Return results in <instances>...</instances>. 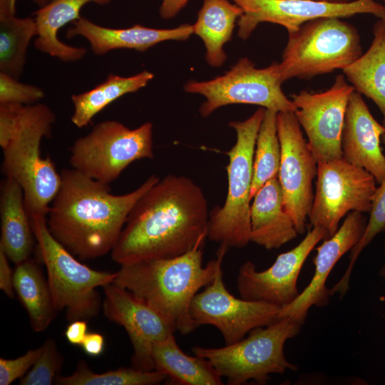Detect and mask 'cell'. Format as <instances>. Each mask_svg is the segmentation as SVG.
<instances>
[{
  "mask_svg": "<svg viewBox=\"0 0 385 385\" xmlns=\"http://www.w3.org/2000/svg\"><path fill=\"white\" fill-rule=\"evenodd\" d=\"M209 212L199 185L185 176L167 175L135 203L111 258L120 265L185 254L204 245Z\"/></svg>",
  "mask_w": 385,
  "mask_h": 385,
  "instance_id": "cell-1",
  "label": "cell"
},
{
  "mask_svg": "<svg viewBox=\"0 0 385 385\" xmlns=\"http://www.w3.org/2000/svg\"><path fill=\"white\" fill-rule=\"evenodd\" d=\"M61 183L46 215L51 235L79 260L111 252L137 200L160 178H148L132 192L114 195L103 184L73 168L61 171Z\"/></svg>",
  "mask_w": 385,
  "mask_h": 385,
  "instance_id": "cell-2",
  "label": "cell"
},
{
  "mask_svg": "<svg viewBox=\"0 0 385 385\" xmlns=\"http://www.w3.org/2000/svg\"><path fill=\"white\" fill-rule=\"evenodd\" d=\"M203 245L175 257L120 265L113 282L155 309L176 331L188 334L197 327L190 315L192 301L213 280L229 248L220 244L217 257L203 267Z\"/></svg>",
  "mask_w": 385,
  "mask_h": 385,
  "instance_id": "cell-3",
  "label": "cell"
},
{
  "mask_svg": "<svg viewBox=\"0 0 385 385\" xmlns=\"http://www.w3.org/2000/svg\"><path fill=\"white\" fill-rule=\"evenodd\" d=\"M56 120L54 112L45 104L24 106L11 140L2 149L1 172L22 188L29 217H46L61 186V173L40 150L42 139L51 136Z\"/></svg>",
  "mask_w": 385,
  "mask_h": 385,
  "instance_id": "cell-4",
  "label": "cell"
},
{
  "mask_svg": "<svg viewBox=\"0 0 385 385\" xmlns=\"http://www.w3.org/2000/svg\"><path fill=\"white\" fill-rule=\"evenodd\" d=\"M361 55L355 26L342 18H318L288 34L279 73L282 83L294 78L309 79L343 71Z\"/></svg>",
  "mask_w": 385,
  "mask_h": 385,
  "instance_id": "cell-5",
  "label": "cell"
},
{
  "mask_svg": "<svg viewBox=\"0 0 385 385\" xmlns=\"http://www.w3.org/2000/svg\"><path fill=\"white\" fill-rule=\"evenodd\" d=\"M30 219L56 311H65L69 323L96 317L103 304L96 288L113 282L116 272L81 263L51 235L46 217L33 215Z\"/></svg>",
  "mask_w": 385,
  "mask_h": 385,
  "instance_id": "cell-6",
  "label": "cell"
},
{
  "mask_svg": "<svg viewBox=\"0 0 385 385\" xmlns=\"http://www.w3.org/2000/svg\"><path fill=\"white\" fill-rule=\"evenodd\" d=\"M302 324L289 318L278 319L271 324L252 330L247 337L222 347L192 346L197 356L208 360L230 385L250 380L267 384L270 374L297 370L284 351L285 342L297 336Z\"/></svg>",
  "mask_w": 385,
  "mask_h": 385,
  "instance_id": "cell-7",
  "label": "cell"
},
{
  "mask_svg": "<svg viewBox=\"0 0 385 385\" xmlns=\"http://www.w3.org/2000/svg\"><path fill=\"white\" fill-rule=\"evenodd\" d=\"M265 108H260L242 121H231L236 142L227 152L228 188L225 203L209 212L207 237L228 247H243L250 240V191L253 158Z\"/></svg>",
  "mask_w": 385,
  "mask_h": 385,
  "instance_id": "cell-8",
  "label": "cell"
},
{
  "mask_svg": "<svg viewBox=\"0 0 385 385\" xmlns=\"http://www.w3.org/2000/svg\"><path fill=\"white\" fill-rule=\"evenodd\" d=\"M153 158L152 123L131 129L117 120H106L75 140L69 163L84 175L110 185L133 162Z\"/></svg>",
  "mask_w": 385,
  "mask_h": 385,
  "instance_id": "cell-9",
  "label": "cell"
},
{
  "mask_svg": "<svg viewBox=\"0 0 385 385\" xmlns=\"http://www.w3.org/2000/svg\"><path fill=\"white\" fill-rule=\"evenodd\" d=\"M279 63L257 68L248 58H240L225 74L205 81L191 80L187 93L205 97L199 113L202 118L230 104H252L276 112H294L296 107L282 91Z\"/></svg>",
  "mask_w": 385,
  "mask_h": 385,
  "instance_id": "cell-10",
  "label": "cell"
},
{
  "mask_svg": "<svg viewBox=\"0 0 385 385\" xmlns=\"http://www.w3.org/2000/svg\"><path fill=\"white\" fill-rule=\"evenodd\" d=\"M376 184L370 173L343 157L318 163L316 190L308 217L311 226L323 229L330 237L346 214L370 212Z\"/></svg>",
  "mask_w": 385,
  "mask_h": 385,
  "instance_id": "cell-11",
  "label": "cell"
},
{
  "mask_svg": "<svg viewBox=\"0 0 385 385\" xmlns=\"http://www.w3.org/2000/svg\"><path fill=\"white\" fill-rule=\"evenodd\" d=\"M354 91L345 76L339 74L324 91L303 90L291 96L296 107L294 113L317 163L343 157L342 135L346 110Z\"/></svg>",
  "mask_w": 385,
  "mask_h": 385,
  "instance_id": "cell-12",
  "label": "cell"
},
{
  "mask_svg": "<svg viewBox=\"0 0 385 385\" xmlns=\"http://www.w3.org/2000/svg\"><path fill=\"white\" fill-rule=\"evenodd\" d=\"M281 307L261 301L237 298L225 287L220 267L213 280L197 292L190 305V315L197 327H215L225 344L243 339L252 330L279 319Z\"/></svg>",
  "mask_w": 385,
  "mask_h": 385,
  "instance_id": "cell-13",
  "label": "cell"
},
{
  "mask_svg": "<svg viewBox=\"0 0 385 385\" xmlns=\"http://www.w3.org/2000/svg\"><path fill=\"white\" fill-rule=\"evenodd\" d=\"M277 127L281 146L277 178L284 207L298 234H303L314 200L312 181L317 177V163L294 112H278Z\"/></svg>",
  "mask_w": 385,
  "mask_h": 385,
  "instance_id": "cell-14",
  "label": "cell"
},
{
  "mask_svg": "<svg viewBox=\"0 0 385 385\" xmlns=\"http://www.w3.org/2000/svg\"><path fill=\"white\" fill-rule=\"evenodd\" d=\"M242 10L237 21L238 36L247 39L264 22L284 27L288 34L304 23L322 17L347 18L372 14L385 21V6L375 0H354L344 4L317 0H231Z\"/></svg>",
  "mask_w": 385,
  "mask_h": 385,
  "instance_id": "cell-15",
  "label": "cell"
},
{
  "mask_svg": "<svg viewBox=\"0 0 385 385\" xmlns=\"http://www.w3.org/2000/svg\"><path fill=\"white\" fill-rule=\"evenodd\" d=\"M328 238L325 230L312 227L298 245L279 255L269 268L257 271L250 261L242 264L237 277L240 297L281 307L293 302L300 294L297 281L306 259L321 240Z\"/></svg>",
  "mask_w": 385,
  "mask_h": 385,
  "instance_id": "cell-16",
  "label": "cell"
},
{
  "mask_svg": "<svg viewBox=\"0 0 385 385\" xmlns=\"http://www.w3.org/2000/svg\"><path fill=\"white\" fill-rule=\"evenodd\" d=\"M102 309L110 321L122 326L131 342L133 367L155 369L152 357L154 343L173 334L175 328L155 309L125 288L112 282L103 287Z\"/></svg>",
  "mask_w": 385,
  "mask_h": 385,
  "instance_id": "cell-17",
  "label": "cell"
},
{
  "mask_svg": "<svg viewBox=\"0 0 385 385\" xmlns=\"http://www.w3.org/2000/svg\"><path fill=\"white\" fill-rule=\"evenodd\" d=\"M367 222L362 212L352 211L347 214L337 231L317 248L313 259L315 270L309 284L293 302L281 308L279 319L289 317L303 324L312 306L323 307L328 304L331 295L330 289L326 286L327 277L338 260L360 241Z\"/></svg>",
  "mask_w": 385,
  "mask_h": 385,
  "instance_id": "cell-18",
  "label": "cell"
},
{
  "mask_svg": "<svg viewBox=\"0 0 385 385\" xmlns=\"http://www.w3.org/2000/svg\"><path fill=\"white\" fill-rule=\"evenodd\" d=\"M385 127L371 113L361 93L354 91L348 101L342 135L343 158L370 173L377 184L385 177V155L381 141Z\"/></svg>",
  "mask_w": 385,
  "mask_h": 385,
  "instance_id": "cell-19",
  "label": "cell"
},
{
  "mask_svg": "<svg viewBox=\"0 0 385 385\" xmlns=\"http://www.w3.org/2000/svg\"><path fill=\"white\" fill-rule=\"evenodd\" d=\"M192 34L193 26L188 24L173 29H154L140 24L125 29H113L102 26L81 16L73 21L66 36L68 38L76 36L85 38L92 51L102 56L117 49L144 52L165 41H185Z\"/></svg>",
  "mask_w": 385,
  "mask_h": 385,
  "instance_id": "cell-20",
  "label": "cell"
},
{
  "mask_svg": "<svg viewBox=\"0 0 385 385\" xmlns=\"http://www.w3.org/2000/svg\"><path fill=\"white\" fill-rule=\"evenodd\" d=\"M250 206L251 242L267 250L277 249L297 236L294 223L284 209L278 178L257 192Z\"/></svg>",
  "mask_w": 385,
  "mask_h": 385,
  "instance_id": "cell-21",
  "label": "cell"
},
{
  "mask_svg": "<svg viewBox=\"0 0 385 385\" xmlns=\"http://www.w3.org/2000/svg\"><path fill=\"white\" fill-rule=\"evenodd\" d=\"M0 218V250L16 265L30 258L36 238L24 191L19 183L8 178L1 183Z\"/></svg>",
  "mask_w": 385,
  "mask_h": 385,
  "instance_id": "cell-22",
  "label": "cell"
},
{
  "mask_svg": "<svg viewBox=\"0 0 385 385\" xmlns=\"http://www.w3.org/2000/svg\"><path fill=\"white\" fill-rule=\"evenodd\" d=\"M111 0H52L40 7L34 14L37 35L35 48L63 62L81 60L86 49L68 45L58 38V32L66 24L79 19L81 9L88 3L100 5L109 4Z\"/></svg>",
  "mask_w": 385,
  "mask_h": 385,
  "instance_id": "cell-23",
  "label": "cell"
},
{
  "mask_svg": "<svg viewBox=\"0 0 385 385\" xmlns=\"http://www.w3.org/2000/svg\"><path fill=\"white\" fill-rule=\"evenodd\" d=\"M155 369L164 373L170 384L220 385L222 376L206 359L186 354L179 347L174 334L156 342L152 348Z\"/></svg>",
  "mask_w": 385,
  "mask_h": 385,
  "instance_id": "cell-24",
  "label": "cell"
},
{
  "mask_svg": "<svg viewBox=\"0 0 385 385\" xmlns=\"http://www.w3.org/2000/svg\"><path fill=\"white\" fill-rule=\"evenodd\" d=\"M242 9L228 0H203L193 26V34L204 43L205 59L212 67H220L227 59L224 45L232 38Z\"/></svg>",
  "mask_w": 385,
  "mask_h": 385,
  "instance_id": "cell-25",
  "label": "cell"
},
{
  "mask_svg": "<svg viewBox=\"0 0 385 385\" xmlns=\"http://www.w3.org/2000/svg\"><path fill=\"white\" fill-rule=\"evenodd\" d=\"M368 50L342 71L355 91L370 98L380 110L385 127V21L378 19Z\"/></svg>",
  "mask_w": 385,
  "mask_h": 385,
  "instance_id": "cell-26",
  "label": "cell"
},
{
  "mask_svg": "<svg viewBox=\"0 0 385 385\" xmlns=\"http://www.w3.org/2000/svg\"><path fill=\"white\" fill-rule=\"evenodd\" d=\"M14 287L34 332L46 330L57 311L48 284L37 262L31 258L16 265Z\"/></svg>",
  "mask_w": 385,
  "mask_h": 385,
  "instance_id": "cell-27",
  "label": "cell"
},
{
  "mask_svg": "<svg viewBox=\"0 0 385 385\" xmlns=\"http://www.w3.org/2000/svg\"><path fill=\"white\" fill-rule=\"evenodd\" d=\"M153 77V73L146 70L131 76L110 73L104 81L92 89L72 95V123L79 128L88 125L93 117L109 104L145 87Z\"/></svg>",
  "mask_w": 385,
  "mask_h": 385,
  "instance_id": "cell-28",
  "label": "cell"
},
{
  "mask_svg": "<svg viewBox=\"0 0 385 385\" xmlns=\"http://www.w3.org/2000/svg\"><path fill=\"white\" fill-rule=\"evenodd\" d=\"M36 35L34 19L14 16L0 19V72L19 79L29 45Z\"/></svg>",
  "mask_w": 385,
  "mask_h": 385,
  "instance_id": "cell-29",
  "label": "cell"
},
{
  "mask_svg": "<svg viewBox=\"0 0 385 385\" xmlns=\"http://www.w3.org/2000/svg\"><path fill=\"white\" fill-rule=\"evenodd\" d=\"M277 112L265 109L254 151L251 199L268 180L277 178L281 146L277 134Z\"/></svg>",
  "mask_w": 385,
  "mask_h": 385,
  "instance_id": "cell-30",
  "label": "cell"
},
{
  "mask_svg": "<svg viewBox=\"0 0 385 385\" xmlns=\"http://www.w3.org/2000/svg\"><path fill=\"white\" fill-rule=\"evenodd\" d=\"M168 379L156 369L144 371L133 366L120 368L103 373H95L83 360L79 361L76 370L68 376L58 375L57 385H156Z\"/></svg>",
  "mask_w": 385,
  "mask_h": 385,
  "instance_id": "cell-31",
  "label": "cell"
},
{
  "mask_svg": "<svg viewBox=\"0 0 385 385\" xmlns=\"http://www.w3.org/2000/svg\"><path fill=\"white\" fill-rule=\"evenodd\" d=\"M381 142L385 147V133L381 136ZM369 213L370 217L361 239L351 250L349 263L345 272L330 289L332 296L338 293L339 297L342 298L346 294L349 289L350 276L356 259L373 239L385 229V177L376 190Z\"/></svg>",
  "mask_w": 385,
  "mask_h": 385,
  "instance_id": "cell-32",
  "label": "cell"
},
{
  "mask_svg": "<svg viewBox=\"0 0 385 385\" xmlns=\"http://www.w3.org/2000/svg\"><path fill=\"white\" fill-rule=\"evenodd\" d=\"M42 351L32 368L23 376L21 385H51L60 375L64 359L56 343L47 339L42 344Z\"/></svg>",
  "mask_w": 385,
  "mask_h": 385,
  "instance_id": "cell-33",
  "label": "cell"
},
{
  "mask_svg": "<svg viewBox=\"0 0 385 385\" xmlns=\"http://www.w3.org/2000/svg\"><path fill=\"white\" fill-rule=\"evenodd\" d=\"M44 96L41 88L19 82V79L0 72V103L34 105Z\"/></svg>",
  "mask_w": 385,
  "mask_h": 385,
  "instance_id": "cell-34",
  "label": "cell"
},
{
  "mask_svg": "<svg viewBox=\"0 0 385 385\" xmlns=\"http://www.w3.org/2000/svg\"><path fill=\"white\" fill-rule=\"evenodd\" d=\"M42 345L28 350L24 355L13 359L0 358V384L9 385L22 378L34 365L42 351Z\"/></svg>",
  "mask_w": 385,
  "mask_h": 385,
  "instance_id": "cell-35",
  "label": "cell"
},
{
  "mask_svg": "<svg viewBox=\"0 0 385 385\" xmlns=\"http://www.w3.org/2000/svg\"><path fill=\"white\" fill-rule=\"evenodd\" d=\"M24 105L0 103V146L3 149L11 140Z\"/></svg>",
  "mask_w": 385,
  "mask_h": 385,
  "instance_id": "cell-36",
  "label": "cell"
},
{
  "mask_svg": "<svg viewBox=\"0 0 385 385\" xmlns=\"http://www.w3.org/2000/svg\"><path fill=\"white\" fill-rule=\"evenodd\" d=\"M9 259L0 250V289L9 297H14V272L9 262Z\"/></svg>",
  "mask_w": 385,
  "mask_h": 385,
  "instance_id": "cell-37",
  "label": "cell"
},
{
  "mask_svg": "<svg viewBox=\"0 0 385 385\" xmlns=\"http://www.w3.org/2000/svg\"><path fill=\"white\" fill-rule=\"evenodd\" d=\"M104 344V337L101 334L88 332L80 346L86 354L97 356L103 353Z\"/></svg>",
  "mask_w": 385,
  "mask_h": 385,
  "instance_id": "cell-38",
  "label": "cell"
},
{
  "mask_svg": "<svg viewBox=\"0 0 385 385\" xmlns=\"http://www.w3.org/2000/svg\"><path fill=\"white\" fill-rule=\"evenodd\" d=\"M87 320H75L70 322L65 332L67 341L73 345H81L87 334Z\"/></svg>",
  "mask_w": 385,
  "mask_h": 385,
  "instance_id": "cell-39",
  "label": "cell"
},
{
  "mask_svg": "<svg viewBox=\"0 0 385 385\" xmlns=\"http://www.w3.org/2000/svg\"><path fill=\"white\" fill-rule=\"evenodd\" d=\"M189 0H162L159 14L165 20L175 16L188 4Z\"/></svg>",
  "mask_w": 385,
  "mask_h": 385,
  "instance_id": "cell-40",
  "label": "cell"
},
{
  "mask_svg": "<svg viewBox=\"0 0 385 385\" xmlns=\"http://www.w3.org/2000/svg\"><path fill=\"white\" fill-rule=\"evenodd\" d=\"M16 0H0V19L14 16L16 14Z\"/></svg>",
  "mask_w": 385,
  "mask_h": 385,
  "instance_id": "cell-41",
  "label": "cell"
},
{
  "mask_svg": "<svg viewBox=\"0 0 385 385\" xmlns=\"http://www.w3.org/2000/svg\"><path fill=\"white\" fill-rule=\"evenodd\" d=\"M34 4H37L39 7L43 6L52 0H31Z\"/></svg>",
  "mask_w": 385,
  "mask_h": 385,
  "instance_id": "cell-42",
  "label": "cell"
},
{
  "mask_svg": "<svg viewBox=\"0 0 385 385\" xmlns=\"http://www.w3.org/2000/svg\"><path fill=\"white\" fill-rule=\"evenodd\" d=\"M317 1H327L331 3H337V4H344V3H349L351 1H353L354 0H317Z\"/></svg>",
  "mask_w": 385,
  "mask_h": 385,
  "instance_id": "cell-43",
  "label": "cell"
},
{
  "mask_svg": "<svg viewBox=\"0 0 385 385\" xmlns=\"http://www.w3.org/2000/svg\"><path fill=\"white\" fill-rule=\"evenodd\" d=\"M384 251H385V242H384ZM382 271H385V265H384V266L381 268V270L380 272H382Z\"/></svg>",
  "mask_w": 385,
  "mask_h": 385,
  "instance_id": "cell-44",
  "label": "cell"
},
{
  "mask_svg": "<svg viewBox=\"0 0 385 385\" xmlns=\"http://www.w3.org/2000/svg\"><path fill=\"white\" fill-rule=\"evenodd\" d=\"M381 1H385V0H381Z\"/></svg>",
  "mask_w": 385,
  "mask_h": 385,
  "instance_id": "cell-45",
  "label": "cell"
}]
</instances>
